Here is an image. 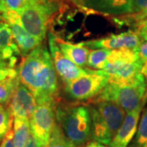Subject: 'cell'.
<instances>
[{"label": "cell", "instance_id": "4", "mask_svg": "<svg viewBox=\"0 0 147 147\" xmlns=\"http://www.w3.org/2000/svg\"><path fill=\"white\" fill-rule=\"evenodd\" d=\"M56 118L65 136L76 147H83L92 137L90 109L84 105L57 109Z\"/></svg>", "mask_w": 147, "mask_h": 147}, {"label": "cell", "instance_id": "21", "mask_svg": "<svg viewBox=\"0 0 147 147\" xmlns=\"http://www.w3.org/2000/svg\"><path fill=\"white\" fill-rule=\"evenodd\" d=\"M127 17L135 21L136 25L147 18V0H133L131 14Z\"/></svg>", "mask_w": 147, "mask_h": 147}, {"label": "cell", "instance_id": "3", "mask_svg": "<svg viewBox=\"0 0 147 147\" xmlns=\"http://www.w3.org/2000/svg\"><path fill=\"white\" fill-rule=\"evenodd\" d=\"M92 137L95 142L109 146L126 116L119 105L110 101L93 103L90 108Z\"/></svg>", "mask_w": 147, "mask_h": 147}, {"label": "cell", "instance_id": "7", "mask_svg": "<svg viewBox=\"0 0 147 147\" xmlns=\"http://www.w3.org/2000/svg\"><path fill=\"white\" fill-rule=\"evenodd\" d=\"M55 110V102L42 101L37 103L36 108L30 118L31 133L43 146L47 144L57 124Z\"/></svg>", "mask_w": 147, "mask_h": 147}, {"label": "cell", "instance_id": "19", "mask_svg": "<svg viewBox=\"0 0 147 147\" xmlns=\"http://www.w3.org/2000/svg\"><path fill=\"white\" fill-rule=\"evenodd\" d=\"M44 147H76L65 136L60 125L57 123L47 144Z\"/></svg>", "mask_w": 147, "mask_h": 147}, {"label": "cell", "instance_id": "31", "mask_svg": "<svg viewBox=\"0 0 147 147\" xmlns=\"http://www.w3.org/2000/svg\"><path fill=\"white\" fill-rule=\"evenodd\" d=\"M0 81H1V80H0Z\"/></svg>", "mask_w": 147, "mask_h": 147}, {"label": "cell", "instance_id": "8", "mask_svg": "<svg viewBox=\"0 0 147 147\" xmlns=\"http://www.w3.org/2000/svg\"><path fill=\"white\" fill-rule=\"evenodd\" d=\"M48 46L56 72L65 84L82 76L92 73L95 70L78 66L71 61H69L65 56H64L58 47L57 37L52 33H49L48 34Z\"/></svg>", "mask_w": 147, "mask_h": 147}, {"label": "cell", "instance_id": "10", "mask_svg": "<svg viewBox=\"0 0 147 147\" xmlns=\"http://www.w3.org/2000/svg\"><path fill=\"white\" fill-rule=\"evenodd\" d=\"M8 104L13 118L30 119L36 108L37 101L30 90L20 82Z\"/></svg>", "mask_w": 147, "mask_h": 147}, {"label": "cell", "instance_id": "2", "mask_svg": "<svg viewBox=\"0 0 147 147\" xmlns=\"http://www.w3.org/2000/svg\"><path fill=\"white\" fill-rule=\"evenodd\" d=\"M110 101L119 105L127 113L143 109L147 102V81L140 74L133 80L124 83H108L92 103Z\"/></svg>", "mask_w": 147, "mask_h": 147}, {"label": "cell", "instance_id": "25", "mask_svg": "<svg viewBox=\"0 0 147 147\" xmlns=\"http://www.w3.org/2000/svg\"><path fill=\"white\" fill-rule=\"evenodd\" d=\"M137 33L143 41H147V18L136 25Z\"/></svg>", "mask_w": 147, "mask_h": 147}, {"label": "cell", "instance_id": "22", "mask_svg": "<svg viewBox=\"0 0 147 147\" xmlns=\"http://www.w3.org/2000/svg\"><path fill=\"white\" fill-rule=\"evenodd\" d=\"M139 58L142 63V74L147 79V41H143L137 49Z\"/></svg>", "mask_w": 147, "mask_h": 147}, {"label": "cell", "instance_id": "11", "mask_svg": "<svg viewBox=\"0 0 147 147\" xmlns=\"http://www.w3.org/2000/svg\"><path fill=\"white\" fill-rule=\"evenodd\" d=\"M21 55L8 23L0 16V60L7 62L11 68L15 69L18 57Z\"/></svg>", "mask_w": 147, "mask_h": 147}, {"label": "cell", "instance_id": "20", "mask_svg": "<svg viewBox=\"0 0 147 147\" xmlns=\"http://www.w3.org/2000/svg\"><path fill=\"white\" fill-rule=\"evenodd\" d=\"M14 118L11 115L8 108L0 105V144L6 135L12 128V120Z\"/></svg>", "mask_w": 147, "mask_h": 147}, {"label": "cell", "instance_id": "30", "mask_svg": "<svg viewBox=\"0 0 147 147\" xmlns=\"http://www.w3.org/2000/svg\"><path fill=\"white\" fill-rule=\"evenodd\" d=\"M146 80H147V79H146Z\"/></svg>", "mask_w": 147, "mask_h": 147}, {"label": "cell", "instance_id": "26", "mask_svg": "<svg viewBox=\"0 0 147 147\" xmlns=\"http://www.w3.org/2000/svg\"><path fill=\"white\" fill-rule=\"evenodd\" d=\"M0 147H15L14 145V132L13 129L11 128L8 133L6 135L4 139L0 144Z\"/></svg>", "mask_w": 147, "mask_h": 147}, {"label": "cell", "instance_id": "6", "mask_svg": "<svg viewBox=\"0 0 147 147\" xmlns=\"http://www.w3.org/2000/svg\"><path fill=\"white\" fill-rule=\"evenodd\" d=\"M109 83V76L103 70H94L65 86L69 97L75 100H88L96 98Z\"/></svg>", "mask_w": 147, "mask_h": 147}, {"label": "cell", "instance_id": "9", "mask_svg": "<svg viewBox=\"0 0 147 147\" xmlns=\"http://www.w3.org/2000/svg\"><path fill=\"white\" fill-rule=\"evenodd\" d=\"M142 42L143 40L137 31L128 30L119 34H111L98 39L83 42V43L86 47L92 49L106 48L110 50H115L121 48L137 49Z\"/></svg>", "mask_w": 147, "mask_h": 147}, {"label": "cell", "instance_id": "29", "mask_svg": "<svg viewBox=\"0 0 147 147\" xmlns=\"http://www.w3.org/2000/svg\"><path fill=\"white\" fill-rule=\"evenodd\" d=\"M53 1H56V0H53ZM69 1H71V2H73V3H75L76 4L83 6H84V2H85V0H69Z\"/></svg>", "mask_w": 147, "mask_h": 147}, {"label": "cell", "instance_id": "15", "mask_svg": "<svg viewBox=\"0 0 147 147\" xmlns=\"http://www.w3.org/2000/svg\"><path fill=\"white\" fill-rule=\"evenodd\" d=\"M13 132L15 147H25L31 134L30 119L14 118Z\"/></svg>", "mask_w": 147, "mask_h": 147}, {"label": "cell", "instance_id": "18", "mask_svg": "<svg viewBox=\"0 0 147 147\" xmlns=\"http://www.w3.org/2000/svg\"><path fill=\"white\" fill-rule=\"evenodd\" d=\"M131 147H147V105L141 117Z\"/></svg>", "mask_w": 147, "mask_h": 147}, {"label": "cell", "instance_id": "13", "mask_svg": "<svg viewBox=\"0 0 147 147\" xmlns=\"http://www.w3.org/2000/svg\"><path fill=\"white\" fill-rule=\"evenodd\" d=\"M133 0H85L84 6L105 15L131 14Z\"/></svg>", "mask_w": 147, "mask_h": 147}, {"label": "cell", "instance_id": "27", "mask_svg": "<svg viewBox=\"0 0 147 147\" xmlns=\"http://www.w3.org/2000/svg\"><path fill=\"white\" fill-rule=\"evenodd\" d=\"M25 147H44L40 142L37 140L33 134H30Z\"/></svg>", "mask_w": 147, "mask_h": 147}, {"label": "cell", "instance_id": "17", "mask_svg": "<svg viewBox=\"0 0 147 147\" xmlns=\"http://www.w3.org/2000/svg\"><path fill=\"white\" fill-rule=\"evenodd\" d=\"M19 83L20 79L18 74L7 77L0 81V105L9 103Z\"/></svg>", "mask_w": 147, "mask_h": 147}, {"label": "cell", "instance_id": "32", "mask_svg": "<svg viewBox=\"0 0 147 147\" xmlns=\"http://www.w3.org/2000/svg\"><path fill=\"white\" fill-rule=\"evenodd\" d=\"M146 81H147V80H146Z\"/></svg>", "mask_w": 147, "mask_h": 147}, {"label": "cell", "instance_id": "5", "mask_svg": "<svg viewBox=\"0 0 147 147\" xmlns=\"http://www.w3.org/2000/svg\"><path fill=\"white\" fill-rule=\"evenodd\" d=\"M57 7L53 0H37L31 2L17 11L22 26L30 35L40 42H43L49 21Z\"/></svg>", "mask_w": 147, "mask_h": 147}, {"label": "cell", "instance_id": "16", "mask_svg": "<svg viewBox=\"0 0 147 147\" xmlns=\"http://www.w3.org/2000/svg\"><path fill=\"white\" fill-rule=\"evenodd\" d=\"M110 52L111 50L106 48H99L90 51L86 66L95 70H103L107 65Z\"/></svg>", "mask_w": 147, "mask_h": 147}, {"label": "cell", "instance_id": "23", "mask_svg": "<svg viewBox=\"0 0 147 147\" xmlns=\"http://www.w3.org/2000/svg\"><path fill=\"white\" fill-rule=\"evenodd\" d=\"M3 1L7 8L17 12L30 3L34 2L37 0H3Z\"/></svg>", "mask_w": 147, "mask_h": 147}, {"label": "cell", "instance_id": "1", "mask_svg": "<svg viewBox=\"0 0 147 147\" xmlns=\"http://www.w3.org/2000/svg\"><path fill=\"white\" fill-rule=\"evenodd\" d=\"M20 82L30 90L37 103L57 100L58 83L51 54L41 43L24 57L18 68Z\"/></svg>", "mask_w": 147, "mask_h": 147}, {"label": "cell", "instance_id": "14", "mask_svg": "<svg viewBox=\"0 0 147 147\" xmlns=\"http://www.w3.org/2000/svg\"><path fill=\"white\" fill-rule=\"evenodd\" d=\"M57 42L61 53L69 61H71L73 63L80 67L86 66L90 50L88 47L84 45L83 42L74 44L71 42L62 41L61 39L57 38Z\"/></svg>", "mask_w": 147, "mask_h": 147}, {"label": "cell", "instance_id": "24", "mask_svg": "<svg viewBox=\"0 0 147 147\" xmlns=\"http://www.w3.org/2000/svg\"><path fill=\"white\" fill-rule=\"evenodd\" d=\"M18 73L15 69L11 68L9 65L0 60V80H3L7 77L17 75Z\"/></svg>", "mask_w": 147, "mask_h": 147}, {"label": "cell", "instance_id": "12", "mask_svg": "<svg viewBox=\"0 0 147 147\" xmlns=\"http://www.w3.org/2000/svg\"><path fill=\"white\" fill-rule=\"evenodd\" d=\"M142 109L127 112L109 147H127L137 131Z\"/></svg>", "mask_w": 147, "mask_h": 147}, {"label": "cell", "instance_id": "28", "mask_svg": "<svg viewBox=\"0 0 147 147\" xmlns=\"http://www.w3.org/2000/svg\"><path fill=\"white\" fill-rule=\"evenodd\" d=\"M84 147H106L104 145H102V144H100V143H98V142H89V143H88Z\"/></svg>", "mask_w": 147, "mask_h": 147}]
</instances>
